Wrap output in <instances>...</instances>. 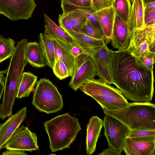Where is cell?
Listing matches in <instances>:
<instances>
[{"mask_svg": "<svg viewBox=\"0 0 155 155\" xmlns=\"http://www.w3.org/2000/svg\"><path fill=\"white\" fill-rule=\"evenodd\" d=\"M2 155H28L25 151L9 150L4 151Z\"/></svg>", "mask_w": 155, "mask_h": 155, "instance_id": "39", "label": "cell"}, {"mask_svg": "<svg viewBox=\"0 0 155 155\" xmlns=\"http://www.w3.org/2000/svg\"><path fill=\"white\" fill-rule=\"evenodd\" d=\"M144 13H146L155 10V2H149L144 6Z\"/></svg>", "mask_w": 155, "mask_h": 155, "instance_id": "42", "label": "cell"}, {"mask_svg": "<svg viewBox=\"0 0 155 155\" xmlns=\"http://www.w3.org/2000/svg\"><path fill=\"white\" fill-rule=\"evenodd\" d=\"M101 27L106 43L110 41L112 36L115 12L112 5L94 12Z\"/></svg>", "mask_w": 155, "mask_h": 155, "instance_id": "19", "label": "cell"}, {"mask_svg": "<svg viewBox=\"0 0 155 155\" xmlns=\"http://www.w3.org/2000/svg\"><path fill=\"white\" fill-rule=\"evenodd\" d=\"M103 111L105 114L117 119L130 130H155V105L150 102L128 103L118 109Z\"/></svg>", "mask_w": 155, "mask_h": 155, "instance_id": "4", "label": "cell"}, {"mask_svg": "<svg viewBox=\"0 0 155 155\" xmlns=\"http://www.w3.org/2000/svg\"><path fill=\"white\" fill-rule=\"evenodd\" d=\"M92 7L97 11L108 7L112 5L109 0H91Z\"/></svg>", "mask_w": 155, "mask_h": 155, "instance_id": "35", "label": "cell"}, {"mask_svg": "<svg viewBox=\"0 0 155 155\" xmlns=\"http://www.w3.org/2000/svg\"><path fill=\"white\" fill-rule=\"evenodd\" d=\"M131 5L130 0H113L112 2L115 14L127 23L128 21Z\"/></svg>", "mask_w": 155, "mask_h": 155, "instance_id": "27", "label": "cell"}, {"mask_svg": "<svg viewBox=\"0 0 155 155\" xmlns=\"http://www.w3.org/2000/svg\"><path fill=\"white\" fill-rule=\"evenodd\" d=\"M144 25H155V10L144 13Z\"/></svg>", "mask_w": 155, "mask_h": 155, "instance_id": "36", "label": "cell"}, {"mask_svg": "<svg viewBox=\"0 0 155 155\" xmlns=\"http://www.w3.org/2000/svg\"><path fill=\"white\" fill-rule=\"evenodd\" d=\"M91 97L101 105L103 110L118 109L125 106L128 104L127 99L112 96L93 95Z\"/></svg>", "mask_w": 155, "mask_h": 155, "instance_id": "25", "label": "cell"}, {"mask_svg": "<svg viewBox=\"0 0 155 155\" xmlns=\"http://www.w3.org/2000/svg\"><path fill=\"white\" fill-rule=\"evenodd\" d=\"M97 75L93 60L88 57L75 70L69 84V87L76 91L87 80L94 79Z\"/></svg>", "mask_w": 155, "mask_h": 155, "instance_id": "14", "label": "cell"}, {"mask_svg": "<svg viewBox=\"0 0 155 155\" xmlns=\"http://www.w3.org/2000/svg\"><path fill=\"white\" fill-rule=\"evenodd\" d=\"M109 0L111 1V2H112L113 0Z\"/></svg>", "mask_w": 155, "mask_h": 155, "instance_id": "49", "label": "cell"}, {"mask_svg": "<svg viewBox=\"0 0 155 155\" xmlns=\"http://www.w3.org/2000/svg\"><path fill=\"white\" fill-rule=\"evenodd\" d=\"M110 40L113 48L119 50L127 49L129 45L130 34L127 24L115 14Z\"/></svg>", "mask_w": 155, "mask_h": 155, "instance_id": "15", "label": "cell"}, {"mask_svg": "<svg viewBox=\"0 0 155 155\" xmlns=\"http://www.w3.org/2000/svg\"><path fill=\"white\" fill-rule=\"evenodd\" d=\"M37 77L30 72H23L17 97H28L37 82Z\"/></svg>", "mask_w": 155, "mask_h": 155, "instance_id": "26", "label": "cell"}, {"mask_svg": "<svg viewBox=\"0 0 155 155\" xmlns=\"http://www.w3.org/2000/svg\"><path fill=\"white\" fill-rule=\"evenodd\" d=\"M55 61L61 59L68 71L69 77H72L76 67V58L72 53L70 49L71 43L66 42L56 38H53Z\"/></svg>", "mask_w": 155, "mask_h": 155, "instance_id": "17", "label": "cell"}, {"mask_svg": "<svg viewBox=\"0 0 155 155\" xmlns=\"http://www.w3.org/2000/svg\"><path fill=\"white\" fill-rule=\"evenodd\" d=\"M111 69L114 84L127 98L137 103L152 101L153 71L137 67L135 57L127 49L112 51Z\"/></svg>", "mask_w": 155, "mask_h": 155, "instance_id": "1", "label": "cell"}, {"mask_svg": "<svg viewBox=\"0 0 155 155\" xmlns=\"http://www.w3.org/2000/svg\"><path fill=\"white\" fill-rule=\"evenodd\" d=\"M121 152L111 147L108 148L103 151L101 153L98 154V155H121Z\"/></svg>", "mask_w": 155, "mask_h": 155, "instance_id": "38", "label": "cell"}, {"mask_svg": "<svg viewBox=\"0 0 155 155\" xmlns=\"http://www.w3.org/2000/svg\"><path fill=\"white\" fill-rule=\"evenodd\" d=\"M68 0H61V2H66Z\"/></svg>", "mask_w": 155, "mask_h": 155, "instance_id": "46", "label": "cell"}, {"mask_svg": "<svg viewBox=\"0 0 155 155\" xmlns=\"http://www.w3.org/2000/svg\"><path fill=\"white\" fill-rule=\"evenodd\" d=\"M64 13H66L71 23L79 32L81 26L87 20L86 17L82 13L76 11Z\"/></svg>", "mask_w": 155, "mask_h": 155, "instance_id": "31", "label": "cell"}, {"mask_svg": "<svg viewBox=\"0 0 155 155\" xmlns=\"http://www.w3.org/2000/svg\"><path fill=\"white\" fill-rule=\"evenodd\" d=\"M61 7L63 12L76 11L82 13L99 31L103 35L98 20L94 14V12L97 11L92 7H80L62 2H61Z\"/></svg>", "mask_w": 155, "mask_h": 155, "instance_id": "22", "label": "cell"}, {"mask_svg": "<svg viewBox=\"0 0 155 155\" xmlns=\"http://www.w3.org/2000/svg\"><path fill=\"white\" fill-rule=\"evenodd\" d=\"M134 0H130V2H131L132 3H133V2L134 1Z\"/></svg>", "mask_w": 155, "mask_h": 155, "instance_id": "47", "label": "cell"}, {"mask_svg": "<svg viewBox=\"0 0 155 155\" xmlns=\"http://www.w3.org/2000/svg\"><path fill=\"white\" fill-rule=\"evenodd\" d=\"M155 25H144L130 34L127 50L135 58L150 50L155 52Z\"/></svg>", "mask_w": 155, "mask_h": 155, "instance_id": "6", "label": "cell"}, {"mask_svg": "<svg viewBox=\"0 0 155 155\" xmlns=\"http://www.w3.org/2000/svg\"><path fill=\"white\" fill-rule=\"evenodd\" d=\"M26 114L27 108L25 107L15 114L11 115L4 123L0 125V151L25 119Z\"/></svg>", "mask_w": 155, "mask_h": 155, "instance_id": "16", "label": "cell"}, {"mask_svg": "<svg viewBox=\"0 0 155 155\" xmlns=\"http://www.w3.org/2000/svg\"><path fill=\"white\" fill-rule=\"evenodd\" d=\"M32 104L39 111L47 114L61 110L64 105L62 96L57 87L45 78L37 82Z\"/></svg>", "mask_w": 155, "mask_h": 155, "instance_id": "5", "label": "cell"}, {"mask_svg": "<svg viewBox=\"0 0 155 155\" xmlns=\"http://www.w3.org/2000/svg\"><path fill=\"white\" fill-rule=\"evenodd\" d=\"M44 18V34L52 39H58L67 43L74 44L71 38L45 13Z\"/></svg>", "mask_w": 155, "mask_h": 155, "instance_id": "23", "label": "cell"}, {"mask_svg": "<svg viewBox=\"0 0 155 155\" xmlns=\"http://www.w3.org/2000/svg\"><path fill=\"white\" fill-rule=\"evenodd\" d=\"M15 48L13 39L0 38V63L11 57Z\"/></svg>", "mask_w": 155, "mask_h": 155, "instance_id": "29", "label": "cell"}, {"mask_svg": "<svg viewBox=\"0 0 155 155\" xmlns=\"http://www.w3.org/2000/svg\"><path fill=\"white\" fill-rule=\"evenodd\" d=\"M63 2L80 7H92L91 0H68L66 2Z\"/></svg>", "mask_w": 155, "mask_h": 155, "instance_id": "37", "label": "cell"}, {"mask_svg": "<svg viewBox=\"0 0 155 155\" xmlns=\"http://www.w3.org/2000/svg\"><path fill=\"white\" fill-rule=\"evenodd\" d=\"M112 51L107 45L99 48L91 55L97 73L100 79L109 84H114L111 62Z\"/></svg>", "mask_w": 155, "mask_h": 155, "instance_id": "10", "label": "cell"}, {"mask_svg": "<svg viewBox=\"0 0 155 155\" xmlns=\"http://www.w3.org/2000/svg\"><path fill=\"white\" fill-rule=\"evenodd\" d=\"M103 126V120L97 116H92L90 119L87 126L86 140L87 154L90 155L95 152L97 142Z\"/></svg>", "mask_w": 155, "mask_h": 155, "instance_id": "18", "label": "cell"}, {"mask_svg": "<svg viewBox=\"0 0 155 155\" xmlns=\"http://www.w3.org/2000/svg\"><path fill=\"white\" fill-rule=\"evenodd\" d=\"M144 9L142 0H134L132 3L127 23L130 34L134 30L144 26Z\"/></svg>", "mask_w": 155, "mask_h": 155, "instance_id": "20", "label": "cell"}, {"mask_svg": "<svg viewBox=\"0 0 155 155\" xmlns=\"http://www.w3.org/2000/svg\"><path fill=\"white\" fill-rule=\"evenodd\" d=\"M5 80L0 81V100L4 90Z\"/></svg>", "mask_w": 155, "mask_h": 155, "instance_id": "43", "label": "cell"}, {"mask_svg": "<svg viewBox=\"0 0 155 155\" xmlns=\"http://www.w3.org/2000/svg\"><path fill=\"white\" fill-rule=\"evenodd\" d=\"M39 43L45 59L46 65L52 69L55 62L53 39L42 33L39 35Z\"/></svg>", "mask_w": 155, "mask_h": 155, "instance_id": "24", "label": "cell"}, {"mask_svg": "<svg viewBox=\"0 0 155 155\" xmlns=\"http://www.w3.org/2000/svg\"><path fill=\"white\" fill-rule=\"evenodd\" d=\"M36 6L34 0H0V14L12 21L28 20Z\"/></svg>", "mask_w": 155, "mask_h": 155, "instance_id": "8", "label": "cell"}, {"mask_svg": "<svg viewBox=\"0 0 155 155\" xmlns=\"http://www.w3.org/2000/svg\"><path fill=\"white\" fill-rule=\"evenodd\" d=\"M155 59V52L149 50L139 57L135 58V62L137 67L146 71H152Z\"/></svg>", "mask_w": 155, "mask_h": 155, "instance_id": "28", "label": "cell"}, {"mask_svg": "<svg viewBox=\"0 0 155 155\" xmlns=\"http://www.w3.org/2000/svg\"><path fill=\"white\" fill-rule=\"evenodd\" d=\"M37 137L28 128L18 127L4 146L7 150H15L31 152L39 150Z\"/></svg>", "mask_w": 155, "mask_h": 155, "instance_id": "9", "label": "cell"}, {"mask_svg": "<svg viewBox=\"0 0 155 155\" xmlns=\"http://www.w3.org/2000/svg\"><path fill=\"white\" fill-rule=\"evenodd\" d=\"M88 57H89L84 53H82L76 57V69L80 66Z\"/></svg>", "mask_w": 155, "mask_h": 155, "instance_id": "41", "label": "cell"}, {"mask_svg": "<svg viewBox=\"0 0 155 155\" xmlns=\"http://www.w3.org/2000/svg\"><path fill=\"white\" fill-rule=\"evenodd\" d=\"M54 75L60 80H62L69 76L68 68L60 59L55 61L52 68Z\"/></svg>", "mask_w": 155, "mask_h": 155, "instance_id": "32", "label": "cell"}, {"mask_svg": "<svg viewBox=\"0 0 155 155\" xmlns=\"http://www.w3.org/2000/svg\"><path fill=\"white\" fill-rule=\"evenodd\" d=\"M79 32L96 39L104 40L103 35L87 19L81 26Z\"/></svg>", "mask_w": 155, "mask_h": 155, "instance_id": "30", "label": "cell"}, {"mask_svg": "<svg viewBox=\"0 0 155 155\" xmlns=\"http://www.w3.org/2000/svg\"><path fill=\"white\" fill-rule=\"evenodd\" d=\"M103 121L104 134L109 147H113L121 152L130 130L119 120L109 115L105 114Z\"/></svg>", "mask_w": 155, "mask_h": 155, "instance_id": "7", "label": "cell"}, {"mask_svg": "<svg viewBox=\"0 0 155 155\" xmlns=\"http://www.w3.org/2000/svg\"><path fill=\"white\" fill-rule=\"evenodd\" d=\"M142 1L143 3L144 7L146 4L148 2H155V0H142Z\"/></svg>", "mask_w": 155, "mask_h": 155, "instance_id": "45", "label": "cell"}, {"mask_svg": "<svg viewBox=\"0 0 155 155\" xmlns=\"http://www.w3.org/2000/svg\"><path fill=\"white\" fill-rule=\"evenodd\" d=\"M71 50L76 57L82 53H84L80 49L74 44H71L70 45Z\"/></svg>", "mask_w": 155, "mask_h": 155, "instance_id": "40", "label": "cell"}, {"mask_svg": "<svg viewBox=\"0 0 155 155\" xmlns=\"http://www.w3.org/2000/svg\"><path fill=\"white\" fill-rule=\"evenodd\" d=\"M123 150L126 155H155V136L127 137Z\"/></svg>", "mask_w": 155, "mask_h": 155, "instance_id": "11", "label": "cell"}, {"mask_svg": "<svg viewBox=\"0 0 155 155\" xmlns=\"http://www.w3.org/2000/svg\"><path fill=\"white\" fill-rule=\"evenodd\" d=\"M25 55L27 62L34 67L42 68L46 65L45 59L41 48L38 42H28Z\"/></svg>", "mask_w": 155, "mask_h": 155, "instance_id": "21", "label": "cell"}, {"mask_svg": "<svg viewBox=\"0 0 155 155\" xmlns=\"http://www.w3.org/2000/svg\"><path fill=\"white\" fill-rule=\"evenodd\" d=\"M58 22L60 27L62 30L78 32L70 22L67 15L66 13L63 12L62 14H59Z\"/></svg>", "mask_w": 155, "mask_h": 155, "instance_id": "33", "label": "cell"}, {"mask_svg": "<svg viewBox=\"0 0 155 155\" xmlns=\"http://www.w3.org/2000/svg\"><path fill=\"white\" fill-rule=\"evenodd\" d=\"M72 39L74 44L89 57L99 48L107 45L104 40L96 39L80 32L63 30Z\"/></svg>", "mask_w": 155, "mask_h": 155, "instance_id": "13", "label": "cell"}, {"mask_svg": "<svg viewBox=\"0 0 155 155\" xmlns=\"http://www.w3.org/2000/svg\"><path fill=\"white\" fill-rule=\"evenodd\" d=\"M28 42L27 38L18 42L11 58L5 78L3 100L0 104V118L2 120L12 114L23 71L28 62L25 55Z\"/></svg>", "mask_w": 155, "mask_h": 155, "instance_id": "2", "label": "cell"}, {"mask_svg": "<svg viewBox=\"0 0 155 155\" xmlns=\"http://www.w3.org/2000/svg\"><path fill=\"white\" fill-rule=\"evenodd\" d=\"M7 69L3 71H0V81L5 80V78L4 77V74L7 73Z\"/></svg>", "mask_w": 155, "mask_h": 155, "instance_id": "44", "label": "cell"}, {"mask_svg": "<svg viewBox=\"0 0 155 155\" xmlns=\"http://www.w3.org/2000/svg\"><path fill=\"white\" fill-rule=\"evenodd\" d=\"M44 126L48 136L49 147L52 152L69 148L81 129L78 119L68 113L46 121Z\"/></svg>", "mask_w": 155, "mask_h": 155, "instance_id": "3", "label": "cell"}, {"mask_svg": "<svg viewBox=\"0 0 155 155\" xmlns=\"http://www.w3.org/2000/svg\"><path fill=\"white\" fill-rule=\"evenodd\" d=\"M4 38V37H3V36L0 35V38Z\"/></svg>", "mask_w": 155, "mask_h": 155, "instance_id": "48", "label": "cell"}, {"mask_svg": "<svg viewBox=\"0 0 155 155\" xmlns=\"http://www.w3.org/2000/svg\"><path fill=\"white\" fill-rule=\"evenodd\" d=\"M155 136V130H150L140 129L130 130L127 137H142Z\"/></svg>", "mask_w": 155, "mask_h": 155, "instance_id": "34", "label": "cell"}, {"mask_svg": "<svg viewBox=\"0 0 155 155\" xmlns=\"http://www.w3.org/2000/svg\"><path fill=\"white\" fill-rule=\"evenodd\" d=\"M79 89L91 97L93 95L110 96L126 99L119 89L100 79L87 80Z\"/></svg>", "mask_w": 155, "mask_h": 155, "instance_id": "12", "label": "cell"}]
</instances>
